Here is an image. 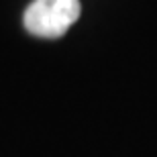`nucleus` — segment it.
<instances>
[{
	"mask_svg": "<svg viewBox=\"0 0 157 157\" xmlns=\"http://www.w3.org/2000/svg\"><path fill=\"white\" fill-rule=\"evenodd\" d=\"M80 0H33L23 14L25 29L41 39H57L80 18Z\"/></svg>",
	"mask_w": 157,
	"mask_h": 157,
	"instance_id": "obj_1",
	"label": "nucleus"
}]
</instances>
